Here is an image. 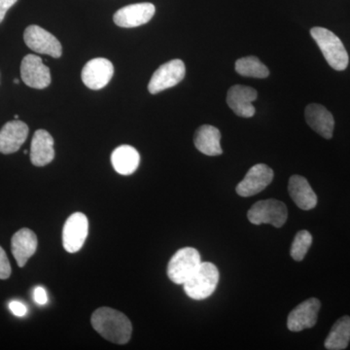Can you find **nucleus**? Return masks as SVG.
Instances as JSON below:
<instances>
[{
  "mask_svg": "<svg viewBox=\"0 0 350 350\" xmlns=\"http://www.w3.org/2000/svg\"><path fill=\"white\" fill-rule=\"evenodd\" d=\"M11 265L5 251L0 246V280H7L11 275Z\"/></svg>",
  "mask_w": 350,
  "mask_h": 350,
  "instance_id": "obj_25",
  "label": "nucleus"
},
{
  "mask_svg": "<svg viewBox=\"0 0 350 350\" xmlns=\"http://www.w3.org/2000/svg\"><path fill=\"white\" fill-rule=\"evenodd\" d=\"M350 342V317L347 315L340 317L332 327L330 333L325 340V349L342 350L349 347Z\"/></svg>",
  "mask_w": 350,
  "mask_h": 350,
  "instance_id": "obj_22",
  "label": "nucleus"
},
{
  "mask_svg": "<svg viewBox=\"0 0 350 350\" xmlns=\"http://www.w3.org/2000/svg\"><path fill=\"white\" fill-rule=\"evenodd\" d=\"M257 98L256 90L251 87L236 85L230 88L228 91L227 103L238 116L251 118L256 112L252 103L256 100Z\"/></svg>",
  "mask_w": 350,
  "mask_h": 350,
  "instance_id": "obj_14",
  "label": "nucleus"
},
{
  "mask_svg": "<svg viewBox=\"0 0 350 350\" xmlns=\"http://www.w3.org/2000/svg\"><path fill=\"white\" fill-rule=\"evenodd\" d=\"M92 326L105 340L125 345L130 340L133 326L124 313L107 306L98 308L92 315Z\"/></svg>",
  "mask_w": 350,
  "mask_h": 350,
  "instance_id": "obj_1",
  "label": "nucleus"
},
{
  "mask_svg": "<svg viewBox=\"0 0 350 350\" xmlns=\"http://www.w3.org/2000/svg\"><path fill=\"white\" fill-rule=\"evenodd\" d=\"M38 237L31 230L21 229L12 237L11 250L20 268L25 267L38 250Z\"/></svg>",
  "mask_w": 350,
  "mask_h": 350,
  "instance_id": "obj_17",
  "label": "nucleus"
},
{
  "mask_svg": "<svg viewBox=\"0 0 350 350\" xmlns=\"http://www.w3.org/2000/svg\"><path fill=\"white\" fill-rule=\"evenodd\" d=\"M185 75V64L181 59L167 62L154 72L148 84L149 92L152 94H156L176 86L184 79Z\"/></svg>",
  "mask_w": 350,
  "mask_h": 350,
  "instance_id": "obj_6",
  "label": "nucleus"
},
{
  "mask_svg": "<svg viewBox=\"0 0 350 350\" xmlns=\"http://www.w3.org/2000/svg\"><path fill=\"white\" fill-rule=\"evenodd\" d=\"M89 232V222L84 213L71 214L66 221L63 230L64 250L69 253H76L81 250Z\"/></svg>",
  "mask_w": 350,
  "mask_h": 350,
  "instance_id": "obj_8",
  "label": "nucleus"
},
{
  "mask_svg": "<svg viewBox=\"0 0 350 350\" xmlns=\"http://www.w3.org/2000/svg\"><path fill=\"white\" fill-rule=\"evenodd\" d=\"M18 0H0V24L5 18L7 11Z\"/></svg>",
  "mask_w": 350,
  "mask_h": 350,
  "instance_id": "obj_28",
  "label": "nucleus"
},
{
  "mask_svg": "<svg viewBox=\"0 0 350 350\" xmlns=\"http://www.w3.org/2000/svg\"><path fill=\"white\" fill-rule=\"evenodd\" d=\"M221 133L215 126L204 125L196 131V148L207 156H219L223 153L220 145Z\"/></svg>",
  "mask_w": 350,
  "mask_h": 350,
  "instance_id": "obj_20",
  "label": "nucleus"
},
{
  "mask_svg": "<svg viewBox=\"0 0 350 350\" xmlns=\"http://www.w3.org/2000/svg\"><path fill=\"white\" fill-rule=\"evenodd\" d=\"M9 308H10L11 312H12L16 317H25L27 312V306H25L24 304L18 301H10V304H9Z\"/></svg>",
  "mask_w": 350,
  "mask_h": 350,
  "instance_id": "obj_26",
  "label": "nucleus"
},
{
  "mask_svg": "<svg viewBox=\"0 0 350 350\" xmlns=\"http://www.w3.org/2000/svg\"><path fill=\"white\" fill-rule=\"evenodd\" d=\"M236 71L239 75L245 77L264 78L269 75V68L256 57H241L236 62Z\"/></svg>",
  "mask_w": 350,
  "mask_h": 350,
  "instance_id": "obj_23",
  "label": "nucleus"
},
{
  "mask_svg": "<svg viewBox=\"0 0 350 350\" xmlns=\"http://www.w3.org/2000/svg\"><path fill=\"white\" fill-rule=\"evenodd\" d=\"M202 262L199 251L193 247H184L172 257L167 266V276L175 284H182L199 268Z\"/></svg>",
  "mask_w": 350,
  "mask_h": 350,
  "instance_id": "obj_4",
  "label": "nucleus"
},
{
  "mask_svg": "<svg viewBox=\"0 0 350 350\" xmlns=\"http://www.w3.org/2000/svg\"><path fill=\"white\" fill-rule=\"evenodd\" d=\"M312 244V236L310 232L303 230L295 237L293 243H292L290 254L295 261L300 262L306 257V253L310 250Z\"/></svg>",
  "mask_w": 350,
  "mask_h": 350,
  "instance_id": "obj_24",
  "label": "nucleus"
},
{
  "mask_svg": "<svg viewBox=\"0 0 350 350\" xmlns=\"http://www.w3.org/2000/svg\"><path fill=\"white\" fill-rule=\"evenodd\" d=\"M25 42L29 49L38 54L59 57L63 54L62 44L52 33L38 25H32L27 27L24 33Z\"/></svg>",
  "mask_w": 350,
  "mask_h": 350,
  "instance_id": "obj_7",
  "label": "nucleus"
},
{
  "mask_svg": "<svg viewBox=\"0 0 350 350\" xmlns=\"http://www.w3.org/2000/svg\"><path fill=\"white\" fill-rule=\"evenodd\" d=\"M14 83H16V84H19V80L15 79L14 80Z\"/></svg>",
  "mask_w": 350,
  "mask_h": 350,
  "instance_id": "obj_29",
  "label": "nucleus"
},
{
  "mask_svg": "<svg viewBox=\"0 0 350 350\" xmlns=\"http://www.w3.org/2000/svg\"><path fill=\"white\" fill-rule=\"evenodd\" d=\"M21 77L27 86L45 89L51 84L50 69L36 55H27L21 64Z\"/></svg>",
  "mask_w": 350,
  "mask_h": 350,
  "instance_id": "obj_10",
  "label": "nucleus"
},
{
  "mask_svg": "<svg viewBox=\"0 0 350 350\" xmlns=\"http://www.w3.org/2000/svg\"><path fill=\"white\" fill-rule=\"evenodd\" d=\"M288 191L290 197L299 208L310 211L317 206V196L305 177L301 175H293L290 177Z\"/></svg>",
  "mask_w": 350,
  "mask_h": 350,
  "instance_id": "obj_19",
  "label": "nucleus"
},
{
  "mask_svg": "<svg viewBox=\"0 0 350 350\" xmlns=\"http://www.w3.org/2000/svg\"><path fill=\"white\" fill-rule=\"evenodd\" d=\"M321 304L319 299L310 298L303 301L290 312L287 327L291 332H301L312 328L317 324Z\"/></svg>",
  "mask_w": 350,
  "mask_h": 350,
  "instance_id": "obj_11",
  "label": "nucleus"
},
{
  "mask_svg": "<svg viewBox=\"0 0 350 350\" xmlns=\"http://www.w3.org/2000/svg\"><path fill=\"white\" fill-rule=\"evenodd\" d=\"M34 300H36L38 305L43 306L47 304L48 296L43 287L36 288V290H34Z\"/></svg>",
  "mask_w": 350,
  "mask_h": 350,
  "instance_id": "obj_27",
  "label": "nucleus"
},
{
  "mask_svg": "<svg viewBox=\"0 0 350 350\" xmlns=\"http://www.w3.org/2000/svg\"><path fill=\"white\" fill-rule=\"evenodd\" d=\"M247 217L254 225L269 224L282 228L287 221V207L278 200H260L251 207Z\"/></svg>",
  "mask_w": 350,
  "mask_h": 350,
  "instance_id": "obj_5",
  "label": "nucleus"
},
{
  "mask_svg": "<svg viewBox=\"0 0 350 350\" xmlns=\"http://www.w3.org/2000/svg\"><path fill=\"white\" fill-rule=\"evenodd\" d=\"M155 6L148 2L131 4L119 9L114 14L113 20L118 27L131 29L147 24L155 15Z\"/></svg>",
  "mask_w": 350,
  "mask_h": 350,
  "instance_id": "obj_13",
  "label": "nucleus"
},
{
  "mask_svg": "<svg viewBox=\"0 0 350 350\" xmlns=\"http://www.w3.org/2000/svg\"><path fill=\"white\" fill-rule=\"evenodd\" d=\"M310 36L319 45L327 63L332 68L337 71L347 69L349 63V54L344 44L335 33L324 27H315L310 29Z\"/></svg>",
  "mask_w": 350,
  "mask_h": 350,
  "instance_id": "obj_2",
  "label": "nucleus"
},
{
  "mask_svg": "<svg viewBox=\"0 0 350 350\" xmlns=\"http://www.w3.org/2000/svg\"><path fill=\"white\" fill-rule=\"evenodd\" d=\"M29 135V126L19 120L8 122L0 130V153L12 154L19 150Z\"/></svg>",
  "mask_w": 350,
  "mask_h": 350,
  "instance_id": "obj_15",
  "label": "nucleus"
},
{
  "mask_svg": "<svg viewBox=\"0 0 350 350\" xmlns=\"http://www.w3.org/2000/svg\"><path fill=\"white\" fill-rule=\"evenodd\" d=\"M114 75L111 62L96 57L85 64L82 70V81L89 89L100 90L107 86Z\"/></svg>",
  "mask_w": 350,
  "mask_h": 350,
  "instance_id": "obj_12",
  "label": "nucleus"
},
{
  "mask_svg": "<svg viewBox=\"0 0 350 350\" xmlns=\"http://www.w3.org/2000/svg\"><path fill=\"white\" fill-rule=\"evenodd\" d=\"M273 179V170L264 163H258L253 165L248 170L243 180L239 182V185L237 186V193L241 197H252L268 187Z\"/></svg>",
  "mask_w": 350,
  "mask_h": 350,
  "instance_id": "obj_9",
  "label": "nucleus"
},
{
  "mask_svg": "<svg viewBox=\"0 0 350 350\" xmlns=\"http://www.w3.org/2000/svg\"><path fill=\"white\" fill-rule=\"evenodd\" d=\"M54 139L45 130L34 133L31 140V161L36 167H44L54 160Z\"/></svg>",
  "mask_w": 350,
  "mask_h": 350,
  "instance_id": "obj_18",
  "label": "nucleus"
},
{
  "mask_svg": "<svg viewBox=\"0 0 350 350\" xmlns=\"http://www.w3.org/2000/svg\"><path fill=\"white\" fill-rule=\"evenodd\" d=\"M305 116L308 126L322 137L330 139L333 137L335 120L323 105L310 103L306 107Z\"/></svg>",
  "mask_w": 350,
  "mask_h": 350,
  "instance_id": "obj_16",
  "label": "nucleus"
},
{
  "mask_svg": "<svg viewBox=\"0 0 350 350\" xmlns=\"http://www.w3.org/2000/svg\"><path fill=\"white\" fill-rule=\"evenodd\" d=\"M111 163L113 167L119 174H133L139 165V153L130 145H122L113 151Z\"/></svg>",
  "mask_w": 350,
  "mask_h": 350,
  "instance_id": "obj_21",
  "label": "nucleus"
},
{
  "mask_svg": "<svg viewBox=\"0 0 350 350\" xmlns=\"http://www.w3.org/2000/svg\"><path fill=\"white\" fill-rule=\"evenodd\" d=\"M218 282L219 271L215 265L202 262L183 286L188 297L200 301L211 297L215 291Z\"/></svg>",
  "mask_w": 350,
  "mask_h": 350,
  "instance_id": "obj_3",
  "label": "nucleus"
}]
</instances>
